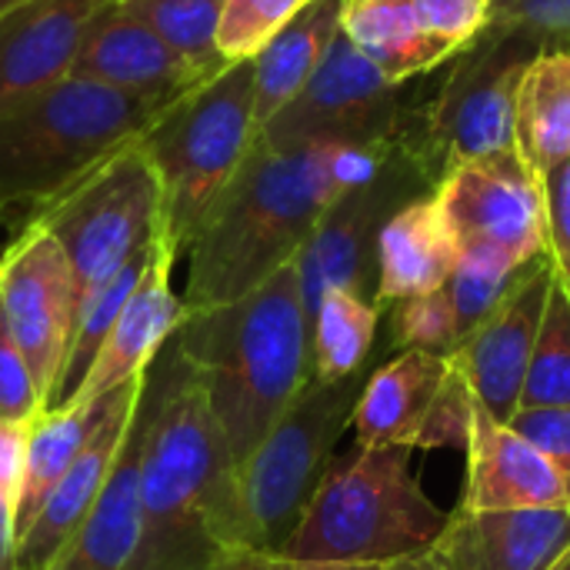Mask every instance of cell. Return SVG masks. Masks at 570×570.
<instances>
[{"mask_svg": "<svg viewBox=\"0 0 570 570\" xmlns=\"http://www.w3.org/2000/svg\"><path fill=\"white\" fill-rule=\"evenodd\" d=\"M140 454V541L130 570H220L240 551L237 471L207 397L164 344L150 374Z\"/></svg>", "mask_w": 570, "mask_h": 570, "instance_id": "cell-1", "label": "cell"}, {"mask_svg": "<svg viewBox=\"0 0 570 570\" xmlns=\"http://www.w3.org/2000/svg\"><path fill=\"white\" fill-rule=\"evenodd\" d=\"M170 341L194 371L240 471L311 384V321L297 261L230 304L184 314Z\"/></svg>", "mask_w": 570, "mask_h": 570, "instance_id": "cell-2", "label": "cell"}, {"mask_svg": "<svg viewBox=\"0 0 570 570\" xmlns=\"http://www.w3.org/2000/svg\"><path fill=\"white\" fill-rule=\"evenodd\" d=\"M344 194L334 144L301 150L254 144L187 247L184 311L230 304L297 261Z\"/></svg>", "mask_w": 570, "mask_h": 570, "instance_id": "cell-3", "label": "cell"}, {"mask_svg": "<svg viewBox=\"0 0 570 570\" xmlns=\"http://www.w3.org/2000/svg\"><path fill=\"white\" fill-rule=\"evenodd\" d=\"M170 104L63 77L0 117V224L23 230L124 147L137 144Z\"/></svg>", "mask_w": 570, "mask_h": 570, "instance_id": "cell-4", "label": "cell"}, {"mask_svg": "<svg viewBox=\"0 0 570 570\" xmlns=\"http://www.w3.org/2000/svg\"><path fill=\"white\" fill-rule=\"evenodd\" d=\"M411 448H361L334 458L284 558L324 564H391L428 554L448 524L414 481Z\"/></svg>", "mask_w": 570, "mask_h": 570, "instance_id": "cell-5", "label": "cell"}, {"mask_svg": "<svg viewBox=\"0 0 570 570\" xmlns=\"http://www.w3.org/2000/svg\"><path fill=\"white\" fill-rule=\"evenodd\" d=\"M137 144L160 184L157 234L180 257L257 144L254 63H230L174 100Z\"/></svg>", "mask_w": 570, "mask_h": 570, "instance_id": "cell-6", "label": "cell"}, {"mask_svg": "<svg viewBox=\"0 0 570 570\" xmlns=\"http://www.w3.org/2000/svg\"><path fill=\"white\" fill-rule=\"evenodd\" d=\"M371 367L341 381H311L237 471L240 551L284 554L304 521L341 434L354 421Z\"/></svg>", "mask_w": 570, "mask_h": 570, "instance_id": "cell-7", "label": "cell"}, {"mask_svg": "<svg viewBox=\"0 0 570 570\" xmlns=\"http://www.w3.org/2000/svg\"><path fill=\"white\" fill-rule=\"evenodd\" d=\"M30 224L43 227L73 274L77 311L140 250L160 227V184L140 144L124 147ZM77 321V317H73Z\"/></svg>", "mask_w": 570, "mask_h": 570, "instance_id": "cell-8", "label": "cell"}, {"mask_svg": "<svg viewBox=\"0 0 570 570\" xmlns=\"http://www.w3.org/2000/svg\"><path fill=\"white\" fill-rule=\"evenodd\" d=\"M538 50L544 47L521 33L488 27L458 53L461 60L421 117L417 137H401L404 154L421 167L431 187L451 164L514 150L518 87Z\"/></svg>", "mask_w": 570, "mask_h": 570, "instance_id": "cell-9", "label": "cell"}, {"mask_svg": "<svg viewBox=\"0 0 570 570\" xmlns=\"http://www.w3.org/2000/svg\"><path fill=\"white\" fill-rule=\"evenodd\" d=\"M431 194L454 240L458 264L518 274L544 254L541 180L518 150L451 164Z\"/></svg>", "mask_w": 570, "mask_h": 570, "instance_id": "cell-10", "label": "cell"}, {"mask_svg": "<svg viewBox=\"0 0 570 570\" xmlns=\"http://www.w3.org/2000/svg\"><path fill=\"white\" fill-rule=\"evenodd\" d=\"M401 137V87L391 83L341 30L304 90L261 127L257 144L271 150L327 144L387 147Z\"/></svg>", "mask_w": 570, "mask_h": 570, "instance_id": "cell-11", "label": "cell"}, {"mask_svg": "<svg viewBox=\"0 0 570 570\" xmlns=\"http://www.w3.org/2000/svg\"><path fill=\"white\" fill-rule=\"evenodd\" d=\"M471 417L474 397L458 361L411 347L367 374L351 428L361 448L468 451Z\"/></svg>", "mask_w": 570, "mask_h": 570, "instance_id": "cell-12", "label": "cell"}, {"mask_svg": "<svg viewBox=\"0 0 570 570\" xmlns=\"http://www.w3.org/2000/svg\"><path fill=\"white\" fill-rule=\"evenodd\" d=\"M421 184H431V180L404 154V147H397V154L384 164V170L374 180L347 190L324 214V220L317 224V230L297 254L307 321L327 291H351V294L374 301L377 234L401 204H407L417 194H428V190H417Z\"/></svg>", "mask_w": 570, "mask_h": 570, "instance_id": "cell-13", "label": "cell"}, {"mask_svg": "<svg viewBox=\"0 0 570 570\" xmlns=\"http://www.w3.org/2000/svg\"><path fill=\"white\" fill-rule=\"evenodd\" d=\"M0 307L47 411L70 344L77 297L60 244L37 224L17 230L0 254Z\"/></svg>", "mask_w": 570, "mask_h": 570, "instance_id": "cell-14", "label": "cell"}, {"mask_svg": "<svg viewBox=\"0 0 570 570\" xmlns=\"http://www.w3.org/2000/svg\"><path fill=\"white\" fill-rule=\"evenodd\" d=\"M551 284L554 267L548 254H541L518 274L511 291L494 304L461 351L451 354L471 387L474 404L484 407L498 424H511L521 407V391Z\"/></svg>", "mask_w": 570, "mask_h": 570, "instance_id": "cell-15", "label": "cell"}, {"mask_svg": "<svg viewBox=\"0 0 570 570\" xmlns=\"http://www.w3.org/2000/svg\"><path fill=\"white\" fill-rule=\"evenodd\" d=\"M147 374L120 387L104 424L94 431V438L83 444V451L73 458V464L53 484V491L47 494V501L33 514L27 531L17 538L13 570H47L50 561L60 554V548L73 538V531L83 524V518L97 504V498H100V491H104V484H107L124 444H127L140 397L147 391Z\"/></svg>", "mask_w": 570, "mask_h": 570, "instance_id": "cell-16", "label": "cell"}, {"mask_svg": "<svg viewBox=\"0 0 570 570\" xmlns=\"http://www.w3.org/2000/svg\"><path fill=\"white\" fill-rule=\"evenodd\" d=\"M70 77L157 104H174L194 87L207 83L120 0L104 3L87 23L70 63Z\"/></svg>", "mask_w": 570, "mask_h": 570, "instance_id": "cell-17", "label": "cell"}, {"mask_svg": "<svg viewBox=\"0 0 570 570\" xmlns=\"http://www.w3.org/2000/svg\"><path fill=\"white\" fill-rule=\"evenodd\" d=\"M428 554L444 570H551L570 554V508H458Z\"/></svg>", "mask_w": 570, "mask_h": 570, "instance_id": "cell-18", "label": "cell"}, {"mask_svg": "<svg viewBox=\"0 0 570 570\" xmlns=\"http://www.w3.org/2000/svg\"><path fill=\"white\" fill-rule=\"evenodd\" d=\"M174 264H177V257L164 247V240L157 234L147 267H144L134 294L127 297L107 344L100 347L80 391L63 407L94 404V401L120 391L124 384L144 377L154 367L157 354L164 351V344L174 337V331L180 327V321L187 314L180 294H174V287H170Z\"/></svg>", "mask_w": 570, "mask_h": 570, "instance_id": "cell-19", "label": "cell"}, {"mask_svg": "<svg viewBox=\"0 0 570 570\" xmlns=\"http://www.w3.org/2000/svg\"><path fill=\"white\" fill-rule=\"evenodd\" d=\"M110 0H27L0 17V117L63 77L94 13Z\"/></svg>", "mask_w": 570, "mask_h": 570, "instance_id": "cell-20", "label": "cell"}, {"mask_svg": "<svg viewBox=\"0 0 570 570\" xmlns=\"http://www.w3.org/2000/svg\"><path fill=\"white\" fill-rule=\"evenodd\" d=\"M464 511H521V508H568V491L548 458L524 441L511 424H498L474 404L468 438Z\"/></svg>", "mask_w": 570, "mask_h": 570, "instance_id": "cell-21", "label": "cell"}, {"mask_svg": "<svg viewBox=\"0 0 570 570\" xmlns=\"http://www.w3.org/2000/svg\"><path fill=\"white\" fill-rule=\"evenodd\" d=\"M150 417V394L144 391L127 444L83 524L60 548L47 570H130L140 541V454Z\"/></svg>", "mask_w": 570, "mask_h": 570, "instance_id": "cell-22", "label": "cell"}, {"mask_svg": "<svg viewBox=\"0 0 570 570\" xmlns=\"http://www.w3.org/2000/svg\"><path fill=\"white\" fill-rule=\"evenodd\" d=\"M454 264L458 250L434 194H417L401 204L377 234L374 304L384 311L401 301L431 294L448 284Z\"/></svg>", "mask_w": 570, "mask_h": 570, "instance_id": "cell-23", "label": "cell"}, {"mask_svg": "<svg viewBox=\"0 0 570 570\" xmlns=\"http://www.w3.org/2000/svg\"><path fill=\"white\" fill-rule=\"evenodd\" d=\"M344 0H311L250 63H254V124L277 117L314 77L341 33Z\"/></svg>", "mask_w": 570, "mask_h": 570, "instance_id": "cell-24", "label": "cell"}, {"mask_svg": "<svg viewBox=\"0 0 570 570\" xmlns=\"http://www.w3.org/2000/svg\"><path fill=\"white\" fill-rule=\"evenodd\" d=\"M341 30L397 87L451 60V50L424 27L414 0H344Z\"/></svg>", "mask_w": 570, "mask_h": 570, "instance_id": "cell-25", "label": "cell"}, {"mask_svg": "<svg viewBox=\"0 0 570 570\" xmlns=\"http://www.w3.org/2000/svg\"><path fill=\"white\" fill-rule=\"evenodd\" d=\"M514 150L538 180L570 157V47L531 57L514 104Z\"/></svg>", "mask_w": 570, "mask_h": 570, "instance_id": "cell-26", "label": "cell"}, {"mask_svg": "<svg viewBox=\"0 0 570 570\" xmlns=\"http://www.w3.org/2000/svg\"><path fill=\"white\" fill-rule=\"evenodd\" d=\"M120 391L83 404V407H57L43 411L27 428V448H23V468L17 484V538L27 531L53 484L63 478V471L73 464V458L83 451V444L94 438V431L110 414Z\"/></svg>", "mask_w": 570, "mask_h": 570, "instance_id": "cell-27", "label": "cell"}, {"mask_svg": "<svg viewBox=\"0 0 570 570\" xmlns=\"http://www.w3.org/2000/svg\"><path fill=\"white\" fill-rule=\"evenodd\" d=\"M381 307L351 291H327L311 314V381H341L367 367Z\"/></svg>", "mask_w": 570, "mask_h": 570, "instance_id": "cell-28", "label": "cell"}, {"mask_svg": "<svg viewBox=\"0 0 570 570\" xmlns=\"http://www.w3.org/2000/svg\"><path fill=\"white\" fill-rule=\"evenodd\" d=\"M154 247V240H150ZM150 247L140 250L134 261H127L80 311H77V321H73V331H70V344H67V354H63V367H60V377L50 391V401H47V411H57L63 404H70V397L80 391L83 377L90 374L100 347L107 344L127 297L134 294L144 267H147V257H150Z\"/></svg>", "mask_w": 570, "mask_h": 570, "instance_id": "cell-29", "label": "cell"}, {"mask_svg": "<svg viewBox=\"0 0 570 570\" xmlns=\"http://www.w3.org/2000/svg\"><path fill=\"white\" fill-rule=\"evenodd\" d=\"M140 23H147L187 67L204 80L230 63L217 50V23L224 0H120Z\"/></svg>", "mask_w": 570, "mask_h": 570, "instance_id": "cell-30", "label": "cell"}, {"mask_svg": "<svg viewBox=\"0 0 570 570\" xmlns=\"http://www.w3.org/2000/svg\"><path fill=\"white\" fill-rule=\"evenodd\" d=\"M531 407H570V294L558 277L548 294L518 411Z\"/></svg>", "mask_w": 570, "mask_h": 570, "instance_id": "cell-31", "label": "cell"}, {"mask_svg": "<svg viewBox=\"0 0 570 570\" xmlns=\"http://www.w3.org/2000/svg\"><path fill=\"white\" fill-rule=\"evenodd\" d=\"M311 0H224L217 50L227 63L254 60Z\"/></svg>", "mask_w": 570, "mask_h": 570, "instance_id": "cell-32", "label": "cell"}, {"mask_svg": "<svg viewBox=\"0 0 570 570\" xmlns=\"http://www.w3.org/2000/svg\"><path fill=\"white\" fill-rule=\"evenodd\" d=\"M391 347L394 351H434V354H458L461 331L454 321V307L444 287L394 304L391 314Z\"/></svg>", "mask_w": 570, "mask_h": 570, "instance_id": "cell-33", "label": "cell"}, {"mask_svg": "<svg viewBox=\"0 0 570 570\" xmlns=\"http://www.w3.org/2000/svg\"><path fill=\"white\" fill-rule=\"evenodd\" d=\"M491 27L538 47H570V0H491Z\"/></svg>", "mask_w": 570, "mask_h": 570, "instance_id": "cell-34", "label": "cell"}, {"mask_svg": "<svg viewBox=\"0 0 570 570\" xmlns=\"http://www.w3.org/2000/svg\"><path fill=\"white\" fill-rule=\"evenodd\" d=\"M40 414H43V397L0 307V424L30 428Z\"/></svg>", "mask_w": 570, "mask_h": 570, "instance_id": "cell-35", "label": "cell"}, {"mask_svg": "<svg viewBox=\"0 0 570 570\" xmlns=\"http://www.w3.org/2000/svg\"><path fill=\"white\" fill-rule=\"evenodd\" d=\"M424 27L451 50L464 53L491 27V0H414Z\"/></svg>", "mask_w": 570, "mask_h": 570, "instance_id": "cell-36", "label": "cell"}, {"mask_svg": "<svg viewBox=\"0 0 570 570\" xmlns=\"http://www.w3.org/2000/svg\"><path fill=\"white\" fill-rule=\"evenodd\" d=\"M544 197V254L558 284L570 294V157L541 180Z\"/></svg>", "mask_w": 570, "mask_h": 570, "instance_id": "cell-37", "label": "cell"}, {"mask_svg": "<svg viewBox=\"0 0 570 570\" xmlns=\"http://www.w3.org/2000/svg\"><path fill=\"white\" fill-rule=\"evenodd\" d=\"M511 431L531 441L558 471L570 508V407H531L511 417Z\"/></svg>", "mask_w": 570, "mask_h": 570, "instance_id": "cell-38", "label": "cell"}, {"mask_svg": "<svg viewBox=\"0 0 570 570\" xmlns=\"http://www.w3.org/2000/svg\"><path fill=\"white\" fill-rule=\"evenodd\" d=\"M220 570H384L381 564H324V561H294L284 554H254L237 551L230 554Z\"/></svg>", "mask_w": 570, "mask_h": 570, "instance_id": "cell-39", "label": "cell"}, {"mask_svg": "<svg viewBox=\"0 0 570 570\" xmlns=\"http://www.w3.org/2000/svg\"><path fill=\"white\" fill-rule=\"evenodd\" d=\"M23 448H27V428L0 424V484H20L23 468Z\"/></svg>", "mask_w": 570, "mask_h": 570, "instance_id": "cell-40", "label": "cell"}, {"mask_svg": "<svg viewBox=\"0 0 570 570\" xmlns=\"http://www.w3.org/2000/svg\"><path fill=\"white\" fill-rule=\"evenodd\" d=\"M17 551V488L0 484V570H13Z\"/></svg>", "mask_w": 570, "mask_h": 570, "instance_id": "cell-41", "label": "cell"}, {"mask_svg": "<svg viewBox=\"0 0 570 570\" xmlns=\"http://www.w3.org/2000/svg\"><path fill=\"white\" fill-rule=\"evenodd\" d=\"M384 570H444L431 554H411V558H397L391 564H384Z\"/></svg>", "mask_w": 570, "mask_h": 570, "instance_id": "cell-42", "label": "cell"}, {"mask_svg": "<svg viewBox=\"0 0 570 570\" xmlns=\"http://www.w3.org/2000/svg\"><path fill=\"white\" fill-rule=\"evenodd\" d=\"M20 3H27V0H0V17H3L7 10H13V7H20Z\"/></svg>", "mask_w": 570, "mask_h": 570, "instance_id": "cell-43", "label": "cell"}, {"mask_svg": "<svg viewBox=\"0 0 570 570\" xmlns=\"http://www.w3.org/2000/svg\"><path fill=\"white\" fill-rule=\"evenodd\" d=\"M551 570H570V554H564V558H561V561H558Z\"/></svg>", "mask_w": 570, "mask_h": 570, "instance_id": "cell-44", "label": "cell"}]
</instances>
